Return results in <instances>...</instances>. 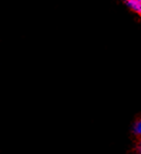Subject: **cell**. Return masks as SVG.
<instances>
[{
	"label": "cell",
	"mask_w": 141,
	"mask_h": 154,
	"mask_svg": "<svg viewBox=\"0 0 141 154\" xmlns=\"http://www.w3.org/2000/svg\"><path fill=\"white\" fill-rule=\"evenodd\" d=\"M126 5L141 16V0H123Z\"/></svg>",
	"instance_id": "1"
},
{
	"label": "cell",
	"mask_w": 141,
	"mask_h": 154,
	"mask_svg": "<svg viewBox=\"0 0 141 154\" xmlns=\"http://www.w3.org/2000/svg\"><path fill=\"white\" fill-rule=\"evenodd\" d=\"M133 134L136 138H140L141 137V118L137 119L134 122V125H133Z\"/></svg>",
	"instance_id": "2"
},
{
	"label": "cell",
	"mask_w": 141,
	"mask_h": 154,
	"mask_svg": "<svg viewBox=\"0 0 141 154\" xmlns=\"http://www.w3.org/2000/svg\"><path fill=\"white\" fill-rule=\"evenodd\" d=\"M135 150L138 154H141V137L137 139V143H136Z\"/></svg>",
	"instance_id": "3"
}]
</instances>
